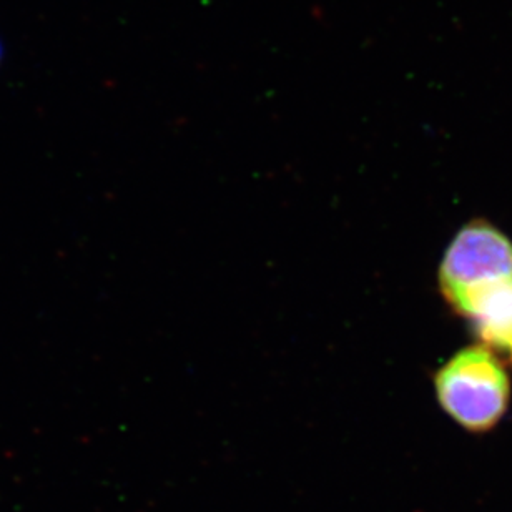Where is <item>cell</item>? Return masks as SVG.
Returning a JSON list of instances; mask_svg holds the SVG:
<instances>
[{"label": "cell", "mask_w": 512, "mask_h": 512, "mask_svg": "<svg viewBox=\"0 0 512 512\" xmlns=\"http://www.w3.org/2000/svg\"><path fill=\"white\" fill-rule=\"evenodd\" d=\"M434 386L444 411L469 431H488L508 409V373L481 346L454 355L438 371Z\"/></svg>", "instance_id": "7a4b0ae2"}, {"label": "cell", "mask_w": 512, "mask_h": 512, "mask_svg": "<svg viewBox=\"0 0 512 512\" xmlns=\"http://www.w3.org/2000/svg\"><path fill=\"white\" fill-rule=\"evenodd\" d=\"M506 350H508L509 353H511V358H512V335H511V338H509L508 348H506Z\"/></svg>", "instance_id": "3957f363"}, {"label": "cell", "mask_w": 512, "mask_h": 512, "mask_svg": "<svg viewBox=\"0 0 512 512\" xmlns=\"http://www.w3.org/2000/svg\"><path fill=\"white\" fill-rule=\"evenodd\" d=\"M439 283L446 300L473 320L512 293V243L488 223H471L444 253Z\"/></svg>", "instance_id": "6da1fadb"}]
</instances>
